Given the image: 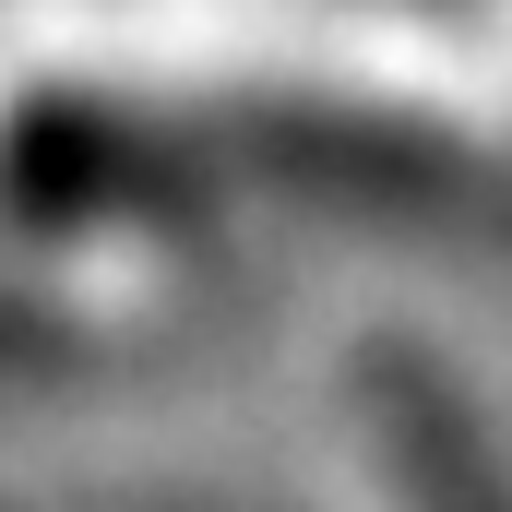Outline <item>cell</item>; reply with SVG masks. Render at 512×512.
<instances>
[{"label":"cell","mask_w":512,"mask_h":512,"mask_svg":"<svg viewBox=\"0 0 512 512\" xmlns=\"http://www.w3.org/2000/svg\"><path fill=\"white\" fill-rule=\"evenodd\" d=\"M358 417H370V453H382V477H393L405 512H512V477H501V453H489V429H477V405L441 382L417 346L370 334Z\"/></svg>","instance_id":"6da1fadb"}]
</instances>
